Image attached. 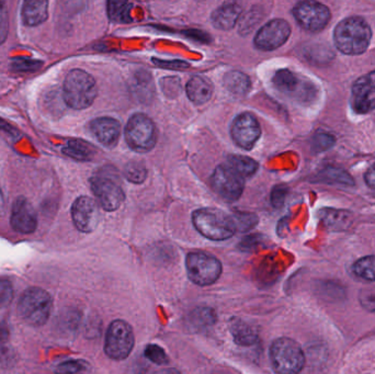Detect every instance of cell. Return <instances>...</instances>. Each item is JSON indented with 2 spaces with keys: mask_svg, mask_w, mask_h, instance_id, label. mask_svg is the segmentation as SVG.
<instances>
[{
  "mask_svg": "<svg viewBox=\"0 0 375 374\" xmlns=\"http://www.w3.org/2000/svg\"><path fill=\"white\" fill-rule=\"evenodd\" d=\"M359 299L364 309L375 313V287L361 290Z\"/></svg>",
  "mask_w": 375,
  "mask_h": 374,
  "instance_id": "cell-34",
  "label": "cell"
},
{
  "mask_svg": "<svg viewBox=\"0 0 375 374\" xmlns=\"http://www.w3.org/2000/svg\"><path fill=\"white\" fill-rule=\"evenodd\" d=\"M63 152L77 161H90L96 153L94 146L82 140H70L64 147Z\"/></svg>",
  "mask_w": 375,
  "mask_h": 374,
  "instance_id": "cell-24",
  "label": "cell"
},
{
  "mask_svg": "<svg viewBox=\"0 0 375 374\" xmlns=\"http://www.w3.org/2000/svg\"><path fill=\"white\" fill-rule=\"evenodd\" d=\"M335 144L334 136L330 134L320 133L315 136L313 140V149L318 152L327 151Z\"/></svg>",
  "mask_w": 375,
  "mask_h": 374,
  "instance_id": "cell-35",
  "label": "cell"
},
{
  "mask_svg": "<svg viewBox=\"0 0 375 374\" xmlns=\"http://www.w3.org/2000/svg\"><path fill=\"white\" fill-rule=\"evenodd\" d=\"M354 108L359 113H368L375 108V87L368 77L359 78L352 87Z\"/></svg>",
  "mask_w": 375,
  "mask_h": 374,
  "instance_id": "cell-17",
  "label": "cell"
},
{
  "mask_svg": "<svg viewBox=\"0 0 375 374\" xmlns=\"http://www.w3.org/2000/svg\"><path fill=\"white\" fill-rule=\"evenodd\" d=\"M354 272L361 279L375 282V256H366L356 261Z\"/></svg>",
  "mask_w": 375,
  "mask_h": 374,
  "instance_id": "cell-29",
  "label": "cell"
},
{
  "mask_svg": "<svg viewBox=\"0 0 375 374\" xmlns=\"http://www.w3.org/2000/svg\"><path fill=\"white\" fill-rule=\"evenodd\" d=\"M87 362L83 360H67L56 367L55 374H80L87 370Z\"/></svg>",
  "mask_w": 375,
  "mask_h": 374,
  "instance_id": "cell-30",
  "label": "cell"
},
{
  "mask_svg": "<svg viewBox=\"0 0 375 374\" xmlns=\"http://www.w3.org/2000/svg\"><path fill=\"white\" fill-rule=\"evenodd\" d=\"M286 193H288V190L284 186H278V187L272 190V201L274 207L279 208L284 205V201H286Z\"/></svg>",
  "mask_w": 375,
  "mask_h": 374,
  "instance_id": "cell-39",
  "label": "cell"
},
{
  "mask_svg": "<svg viewBox=\"0 0 375 374\" xmlns=\"http://www.w3.org/2000/svg\"><path fill=\"white\" fill-rule=\"evenodd\" d=\"M10 223L18 233L31 234L37 230L35 210L26 198H18L13 203Z\"/></svg>",
  "mask_w": 375,
  "mask_h": 374,
  "instance_id": "cell-15",
  "label": "cell"
},
{
  "mask_svg": "<svg viewBox=\"0 0 375 374\" xmlns=\"http://www.w3.org/2000/svg\"><path fill=\"white\" fill-rule=\"evenodd\" d=\"M186 95L194 105H203L213 95V86L206 78L194 76L186 84Z\"/></svg>",
  "mask_w": 375,
  "mask_h": 374,
  "instance_id": "cell-20",
  "label": "cell"
},
{
  "mask_svg": "<svg viewBox=\"0 0 375 374\" xmlns=\"http://www.w3.org/2000/svg\"><path fill=\"white\" fill-rule=\"evenodd\" d=\"M233 217L236 232H247L258 224V217L252 213H237Z\"/></svg>",
  "mask_w": 375,
  "mask_h": 374,
  "instance_id": "cell-32",
  "label": "cell"
},
{
  "mask_svg": "<svg viewBox=\"0 0 375 374\" xmlns=\"http://www.w3.org/2000/svg\"><path fill=\"white\" fill-rule=\"evenodd\" d=\"M366 77H368L369 81L375 87V71L366 75Z\"/></svg>",
  "mask_w": 375,
  "mask_h": 374,
  "instance_id": "cell-43",
  "label": "cell"
},
{
  "mask_svg": "<svg viewBox=\"0 0 375 374\" xmlns=\"http://www.w3.org/2000/svg\"><path fill=\"white\" fill-rule=\"evenodd\" d=\"M49 3L45 0H27L22 7V19L29 27H37L47 19Z\"/></svg>",
  "mask_w": 375,
  "mask_h": 374,
  "instance_id": "cell-19",
  "label": "cell"
},
{
  "mask_svg": "<svg viewBox=\"0 0 375 374\" xmlns=\"http://www.w3.org/2000/svg\"><path fill=\"white\" fill-rule=\"evenodd\" d=\"M72 219L76 229L83 233H91L97 229L100 221L99 208L95 200L79 197L72 207Z\"/></svg>",
  "mask_w": 375,
  "mask_h": 374,
  "instance_id": "cell-14",
  "label": "cell"
},
{
  "mask_svg": "<svg viewBox=\"0 0 375 374\" xmlns=\"http://www.w3.org/2000/svg\"><path fill=\"white\" fill-rule=\"evenodd\" d=\"M269 353L276 374H298L306 365L302 348L290 338L282 337L274 340Z\"/></svg>",
  "mask_w": 375,
  "mask_h": 374,
  "instance_id": "cell-4",
  "label": "cell"
},
{
  "mask_svg": "<svg viewBox=\"0 0 375 374\" xmlns=\"http://www.w3.org/2000/svg\"><path fill=\"white\" fill-rule=\"evenodd\" d=\"M155 374H181L178 370L172 369V368H168V369H162L160 371L156 372Z\"/></svg>",
  "mask_w": 375,
  "mask_h": 374,
  "instance_id": "cell-42",
  "label": "cell"
},
{
  "mask_svg": "<svg viewBox=\"0 0 375 374\" xmlns=\"http://www.w3.org/2000/svg\"><path fill=\"white\" fill-rule=\"evenodd\" d=\"M90 131L99 143L112 149L119 142L121 124L113 118L101 117L90 122Z\"/></svg>",
  "mask_w": 375,
  "mask_h": 374,
  "instance_id": "cell-16",
  "label": "cell"
},
{
  "mask_svg": "<svg viewBox=\"0 0 375 374\" xmlns=\"http://www.w3.org/2000/svg\"><path fill=\"white\" fill-rule=\"evenodd\" d=\"M13 288L10 281L0 279V309L13 301Z\"/></svg>",
  "mask_w": 375,
  "mask_h": 374,
  "instance_id": "cell-36",
  "label": "cell"
},
{
  "mask_svg": "<svg viewBox=\"0 0 375 374\" xmlns=\"http://www.w3.org/2000/svg\"><path fill=\"white\" fill-rule=\"evenodd\" d=\"M4 204H5V201H4L3 192L0 190V212L3 211Z\"/></svg>",
  "mask_w": 375,
  "mask_h": 374,
  "instance_id": "cell-44",
  "label": "cell"
},
{
  "mask_svg": "<svg viewBox=\"0 0 375 374\" xmlns=\"http://www.w3.org/2000/svg\"><path fill=\"white\" fill-rule=\"evenodd\" d=\"M293 16L303 29L318 32L324 29L330 20V11L326 6L316 1H303L293 9Z\"/></svg>",
  "mask_w": 375,
  "mask_h": 374,
  "instance_id": "cell-10",
  "label": "cell"
},
{
  "mask_svg": "<svg viewBox=\"0 0 375 374\" xmlns=\"http://www.w3.org/2000/svg\"><path fill=\"white\" fill-rule=\"evenodd\" d=\"M291 27L284 19H274L262 27L254 37V45L260 51H274L290 38Z\"/></svg>",
  "mask_w": 375,
  "mask_h": 374,
  "instance_id": "cell-12",
  "label": "cell"
},
{
  "mask_svg": "<svg viewBox=\"0 0 375 374\" xmlns=\"http://www.w3.org/2000/svg\"><path fill=\"white\" fill-rule=\"evenodd\" d=\"M125 140L128 145L138 153L152 151L157 141L155 124L150 118L142 113L132 115L126 124Z\"/></svg>",
  "mask_w": 375,
  "mask_h": 374,
  "instance_id": "cell-7",
  "label": "cell"
},
{
  "mask_svg": "<svg viewBox=\"0 0 375 374\" xmlns=\"http://www.w3.org/2000/svg\"><path fill=\"white\" fill-rule=\"evenodd\" d=\"M323 220L332 230H345L351 224L350 214L348 212L336 210L323 212Z\"/></svg>",
  "mask_w": 375,
  "mask_h": 374,
  "instance_id": "cell-28",
  "label": "cell"
},
{
  "mask_svg": "<svg viewBox=\"0 0 375 374\" xmlns=\"http://www.w3.org/2000/svg\"><path fill=\"white\" fill-rule=\"evenodd\" d=\"M230 135L236 145L250 151L262 135L259 122L254 115L245 112L233 121Z\"/></svg>",
  "mask_w": 375,
  "mask_h": 374,
  "instance_id": "cell-11",
  "label": "cell"
},
{
  "mask_svg": "<svg viewBox=\"0 0 375 374\" xmlns=\"http://www.w3.org/2000/svg\"><path fill=\"white\" fill-rule=\"evenodd\" d=\"M272 83L276 86V89L280 90L281 93L286 95H292L296 93L301 85L300 78L289 71V69H281L274 74Z\"/></svg>",
  "mask_w": 375,
  "mask_h": 374,
  "instance_id": "cell-23",
  "label": "cell"
},
{
  "mask_svg": "<svg viewBox=\"0 0 375 374\" xmlns=\"http://www.w3.org/2000/svg\"><path fill=\"white\" fill-rule=\"evenodd\" d=\"M223 84L232 95L237 96V97L247 95L250 86H252L250 77L246 74L238 71L228 72L224 76Z\"/></svg>",
  "mask_w": 375,
  "mask_h": 374,
  "instance_id": "cell-22",
  "label": "cell"
},
{
  "mask_svg": "<svg viewBox=\"0 0 375 374\" xmlns=\"http://www.w3.org/2000/svg\"><path fill=\"white\" fill-rule=\"evenodd\" d=\"M91 190L97 198L102 209L106 211H116L121 207L125 196L119 185L113 180L106 177H94L90 180Z\"/></svg>",
  "mask_w": 375,
  "mask_h": 374,
  "instance_id": "cell-13",
  "label": "cell"
},
{
  "mask_svg": "<svg viewBox=\"0 0 375 374\" xmlns=\"http://www.w3.org/2000/svg\"><path fill=\"white\" fill-rule=\"evenodd\" d=\"M228 166L240 174L242 178L252 177L258 170V163L246 156L232 155L228 157Z\"/></svg>",
  "mask_w": 375,
  "mask_h": 374,
  "instance_id": "cell-25",
  "label": "cell"
},
{
  "mask_svg": "<svg viewBox=\"0 0 375 374\" xmlns=\"http://www.w3.org/2000/svg\"><path fill=\"white\" fill-rule=\"evenodd\" d=\"M372 31L366 20L350 17L337 25L334 32L337 49L346 55H360L369 47Z\"/></svg>",
  "mask_w": 375,
  "mask_h": 374,
  "instance_id": "cell-1",
  "label": "cell"
},
{
  "mask_svg": "<svg viewBox=\"0 0 375 374\" xmlns=\"http://www.w3.org/2000/svg\"><path fill=\"white\" fill-rule=\"evenodd\" d=\"M186 275L200 287H208L218 281L222 275L220 260L204 251H192L186 258Z\"/></svg>",
  "mask_w": 375,
  "mask_h": 374,
  "instance_id": "cell-6",
  "label": "cell"
},
{
  "mask_svg": "<svg viewBox=\"0 0 375 374\" xmlns=\"http://www.w3.org/2000/svg\"><path fill=\"white\" fill-rule=\"evenodd\" d=\"M135 344L133 329L130 324L122 319H116L108 328L104 351L113 360H124L130 356Z\"/></svg>",
  "mask_w": 375,
  "mask_h": 374,
  "instance_id": "cell-8",
  "label": "cell"
},
{
  "mask_svg": "<svg viewBox=\"0 0 375 374\" xmlns=\"http://www.w3.org/2000/svg\"><path fill=\"white\" fill-rule=\"evenodd\" d=\"M155 64H157V65L159 66H162V67H170L172 68V69H178V68H180V69H184V68L189 67V64L184 63V62L181 61L165 62L156 61L155 60Z\"/></svg>",
  "mask_w": 375,
  "mask_h": 374,
  "instance_id": "cell-40",
  "label": "cell"
},
{
  "mask_svg": "<svg viewBox=\"0 0 375 374\" xmlns=\"http://www.w3.org/2000/svg\"><path fill=\"white\" fill-rule=\"evenodd\" d=\"M97 84L87 72L73 69L64 81V100L72 109H87L97 97Z\"/></svg>",
  "mask_w": 375,
  "mask_h": 374,
  "instance_id": "cell-2",
  "label": "cell"
},
{
  "mask_svg": "<svg viewBox=\"0 0 375 374\" xmlns=\"http://www.w3.org/2000/svg\"><path fill=\"white\" fill-rule=\"evenodd\" d=\"M9 31V18H8L7 8L5 3L0 1V44H3L7 39Z\"/></svg>",
  "mask_w": 375,
  "mask_h": 374,
  "instance_id": "cell-37",
  "label": "cell"
},
{
  "mask_svg": "<svg viewBox=\"0 0 375 374\" xmlns=\"http://www.w3.org/2000/svg\"><path fill=\"white\" fill-rule=\"evenodd\" d=\"M216 322V312L210 307H198L189 316V323L196 328L208 327Z\"/></svg>",
  "mask_w": 375,
  "mask_h": 374,
  "instance_id": "cell-27",
  "label": "cell"
},
{
  "mask_svg": "<svg viewBox=\"0 0 375 374\" xmlns=\"http://www.w3.org/2000/svg\"><path fill=\"white\" fill-rule=\"evenodd\" d=\"M144 355L148 360L154 362L156 365H167L168 362H169V358H168L167 353H165V350L157 345H148L145 348Z\"/></svg>",
  "mask_w": 375,
  "mask_h": 374,
  "instance_id": "cell-33",
  "label": "cell"
},
{
  "mask_svg": "<svg viewBox=\"0 0 375 374\" xmlns=\"http://www.w3.org/2000/svg\"><path fill=\"white\" fill-rule=\"evenodd\" d=\"M13 66L15 69L19 72H33L41 68L42 62L27 59L16 60Z\"/></svg>",
  "mask_w": 375,
  "mask_h": 374,
  "instance_id": "cell-38",
  "label": "cell"
},
{
  "mask_svg": "<svg viewBox=\"0 0 375 374\" xmlns=\"http://www.w3.org/2000/svg\"><path fill=\"white\" fill-rule=\"evenodd\" d=\"M131 4L121 0H111L108 3V16L112 21L128 23L132 21Z\"/></svg>",
  "mask_w": 375,
  "mask_h": 374,
  "instance_id": "cell-26",
  "label": "cell"
},
{
  "mask_svg": "<svg viewBox=\"0 0 375 374\" xmlns=\"http://www.w3.org/2000/svg\"><path fill=\"white\" fill-rule=\"evenodd\" d=\"M192 223L198 233L211 241H226L236 233L233 217L220 210H196L192 214Z\"/></svg>",
  "mask_w": 375,
  "mask_h": 374,
  "instance_id": "cell-3",
  "label": "cell"
},
{
  "mask_svg": "<svg viewBox=\"0 0 375 374\" xmlns=\"http://www.w3.org/2000/svg\"><path fill=\"white\" fill-rule=\"evenodd\" d=\"M212 187L216 193L228 201H236L244 191V178L228 165H220L212 176Z\"/></svg>",
  "mask_w": 375,
  "mask_h": 374,
  "instance_id": "cell-9",
  "label": "cell"
},
{
  "mask_svg": "<svg viewBox=\"0 0 375 374\" xmlns=\"http://www.w3.org/2000/svg\"><path fill=\"white\" fill-rule=\"evenodd\" d=\"M230 334L237 345L250 347L258 341V333L250 324L242 319H233L230 323Z\"/></svg>",
  "mask_w": 375,
  "mask_h": 374,
  "instance_id": "cell-21",
  "label": "cell"
},
{
  "mask_svg": "<svg viewBox=\"0 0 375 374\" xmlns=\"http://www.w3.org/2000/svg\"><path fill=\"white\" fill-rule=\"evenodd\" d=\"M147 171L145 166L138 162H132L125 167V177L128 181L134 183H142L145 180Z\"/></svg>",
  "mask_w": 375,
  "mask_h": 374,
  "instance_id": "cell-31",
  "label": "cell"
},
{
  "mask_svg": "<svg viewBox=\"0 0 375 374\" xmlns=\"http://www.w3.org/2000/svg\"><path fill=\"white\" fill-rule=\"evenodd\" d=\"M51 311V295L41 288H30L23 292L18 303L20 317L31 326L45 324Z\"/></svg>",
  "mask_w": 375,
  "mask_h": 374,
  "instance_id": "cell-5",
  "label": "cell"
},
{
  "mask_svg": "<svg viewBox=\"0 0 375 374\" xmlns=\"http://www.w3.org/2000/svg\"><path fill=\"white\" fill-rule=\"evenodd\" d=\"M364 179H366V185H368L369 187L375 189V165L366 171V176H364Z\"/></svg>",
  "mask_w": 375,
  "mask_h": 374,
  "instance_id": "cell-41",
  "label": "cell"
},
{
  "mask_svg": "<svg viewBox=\"0 0 375 374\" xmlns=\"http://www.w3.org/2000/svg\"><path fill=\"white\" fill-rule=\"evenodd\" d=\"M240 13H242V7L238 4L226 3L212 13L211 21L216 29L228 31L235 27Z\"/></svg>",
  "mask_w": 375,
  "mask_h": 374,
  "instance_id": "cell-18",
  "label": "cell"
}]
</instances>
